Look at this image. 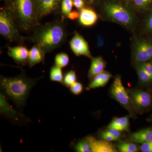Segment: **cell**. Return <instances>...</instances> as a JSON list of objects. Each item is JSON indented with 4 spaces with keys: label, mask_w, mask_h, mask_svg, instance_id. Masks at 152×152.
<instances>
[{
    "label": "cell",
    "mask_w": 152,
    "mask_h": 152,
    "mask_svg": "<svg viewBox=\"0 0 152 152\" xmlns=\"http://www.w3.org/2000/svg\"><path fill=\"white\" fill-rule=\"evenodd\" d=\"M33 31L30 39L46 54L61 47L67 37L65 25L61 19L39 25Z\"/></svg>",
    "instance_id": "cell-1"
},
{
    "label": "cell",
    "mask_w": 152,
    "mask_h": 152,
    "mask_svg": "<svg viewBox=\"0 0 152 152\" xmlns=\"http://www.w3.org/2000/svg\"><path fill=\"white\" fill-rule=\"evenodd\" d=\"M39 79L30 78L24 73L12 77L1 76L0 86L7 99L12 101L18 108H22Z\"/></svg>",
    "instance_id": "cell-2"
},
{
    "label": "cell",
    "mask_w": 152,
    "mask_h": 152,
    "mask_svg": "<svg viewBox=\"0 0 152 152\" xmlns=\"http://www.w3.org/2000/svg\"><path fill=\"white\" fill-rule=\"evenodd\" d=\"M24 31H33L41 24L36 12L35 0H9L5 7Z\"/></svg>",
    "instance_id": "cell-3"
},
{
    "label": "cell",
    "mask_w": 152,
    "mask_h": 152,
    "mask_svg": "<svg viewBox=\"0 0 152 152\" xmlns=\"http://www.w3.org/2000/svg\"><path fill=\"white\" fill-rule=\"evenodd\" d=\"M18 27L7 9L1 8L0 11V34L11 42L23 44L24 38L21 35Z\"/></svg>",
    "instance_id": "cell-4"
},
{
    "label": "cell",
    "mask_w": 152,
    "mask_h": 152,
    "mask_svg": "<svg viewBox=\"0 0 152 152\" xmlns=\"http://www.w3.org/2000/svg\"><path fill=\"white\" fill-rule=\"evenodd\" d=\"M105 10L109 18L121 24L128 26L134 22L132 14L121 5L109 3L106 5Z\"/></svg>",
    "instance_id": "cell-5"
},
{
    "label": "cell",
    "mask_w": 152,
    "mask_h": 152,
    "mask_svg": "<svg viewBox=\"0 0 152 152\" xmlns=\"http://www.w3.org/2000/svg\"><path fill=\"white\" fill-rule=\"evenodd\" d=\"M111 94L114 99L125 109L132 113L134 106L129 95L125 88L120 76L115 78L111 88Z\"/></svg>",
    "instance_id": "cell-6"
},
{
    "label": "cell",
    "mask_w": 152,
    "mask_h": 152,
    "mask_svg": "<svg viewBox=\"0 0 152 152\" xmlns=\"http://www.w3.org/2000/svg\"><path fill=\"white\" fill-rule=\"evenodd\" d=\"M5 95L0 94V113L3 116L16 124H22L29 122L28 118L14 108L8 102Z\"/></svg>",
    "instance_id": "cell-7"
},
{
    "label": "cell",
    "mask_w": 152,
    "mask_h": 152,
    "mask_svg": "<svg viewBox=\"0 0 152 152\" xmlns=\"http://www.w3.org/2000/svg\"><path fill=\"white\" fill-rule=\"evenodd\" d=\"M62 0H35L37 16L41 22L44 17L61 12Z\"/></svg>",
    "instance_id": "cell-8"
},
{
    "label": "cell",
    "mask_w": 152,
    "mask_h": 152,
    "mask_svg": "<svg viewBox=\"0 0 152 152\" xmlns=\"http://www.w3.org/2000/svg\"><path fill=\"white\" fill-rule=\"evenodd\" d=\"M70 47L74 53L77 56H85L92 58L89 47L84 38L77 32L70 41Z\"/></svg>",
    "instance_id": "cell-9"
},
{
    "label": "cell",
    "mask_w": 152,
    "mask_h": 152,
    "mask_svg": "<svg viewBox=\"0 0 152 152\" xmlns=\"http://www.w3.org/2000/svg\"><path fill=\"white\" fill-rule=\"evenodd\" d=\"M134 58L136 61L145 62L152 58V44L145 40L136 42L134 51Z\"/></svg>",
    "instance_id": "cell-10"
},
{
    "label": "cell",
    "mask_w": 152,
    "mask_h": 152,
    "mask_svg": "<svg viewBox=\"0 0 152 152\" xmlns=\"http://www.w3.org/2000/svg\"><path fill=\"white\" fill-rule=\"evenodd\" d=\"M129 94L134 107L138 110L147 108L151 104V96L148 92L142 90H131Z\"/></svg>",
    "instance_id": "cell-11"
},
{
    "label": "cell",
    "mask_w": 152,
    "mask_h": 152,
    "mask_svg": "<svg viewBox=\"0 0 152 152\" xmlns=\"http://www.w3.org/2000/svg\"><path fill=\"white\" fill-rule=\"evenodd\" d=\"M8 53L19 65L24 66L28 64L29 50L26 47L20 45L8 47Z\"/></svg>",
    "instance_id": "cell-12"
},
{
    "label": "cell",
    "mask_w": 152,
    "mask_h": 152,
    "mask_svg": "<svg viewBox=\"0 0 152 152\" xmlns=\"http://www.w3.org/2000/svg\"><path fill=\"white\" fill-rule=\"evenodd\" d=\"M91 145L92 152H115V147L110 142L97 140L91 136L86 137Z\"/></svg>",
    "instance_id": "cell-13"
},
{
    "label": "cell",
    "mask_w": 152,
    "mask_h": 152,
    "mask_svg": "<svg viewBox=\"0 0 152 152\" xmlns=\"http://www.w3.org/2000/svg\"><path fill=\"white\" fill-rule=\"evenodd\" d=\"M45 54L40 47L34 45L29 50L28 65L30 68H32L37 64L44 63Z\"/></svg>",
    "instance_id": "cell-14"
},
{
    "label": "cell",
    "mask_w": 152,
    "mask_h": 152,
    "mask_svg": "<svg viewBox=\"0 0 152 152\" xmlns=\"http://www.w3.org/2000/svg\"><path fill=\"white\" fill-rule=\"evenodd\" d=\"M79 19L81 25L90 27L96 23L98 16L96 12L92 9L84 7L80 10Z\"/></svg>",
    "instance_id": "cell-15"
},
{
    "label": "cell",
    "mask_w": 152,
    "mask_h": 152,
    "mask_svg": "<svg viewBox=\"0 0 152 152\" xmlns=\"http://www.w3.org/2000/svg\"><path fill=\"white\" fill-rule=\"evenodd\" d=\"M106 63L102 57L92 58L91 66L88 74L89 78L92 79L95 76L103 72Z\"/></svg>",
    "instance_id": "cell-16"
},
{
    "label": "cell",
    "mask_w": 152,
    "mask_h": 152,
    "mask_svg": "<svg viewBox=\"0 0 152 152\" xmlns=\"http://www.w3.org/2000/svg\"><path fill=\"white\" fill-rule=\"evenodd\" d=\"M112 77L111 74L109 72H104L95 76L87 87V89H96L105 86Z\"/></svg>",
    "instance_id": "cell-17"
},
{
    "label": "cell",
    "mask_w": 152,
    "mask_h": 152,
    "mask_svg": "<svg viewBox=\"0 0 152 152\" xmlns=\"http://www.w3.org/2000/svg\"><path fill=\"white\" fill-rule=\"evenodd\" d=\"M131 140L134 142L143 144L152 142V129H146L133 133L129 136Z\"/></svg>",
    "instance_id": "cell-18"
},
{
    "label": "cell",
    "mask_w": 152,
    "mask_h": 152,
    "mask_svg": "<svg viewBox=\"0 0 152 152\" xmlns=\"http://www.w3.org/2000/svg\"><path fill=\"white\" fill-rule=\"evenodd\" d=\"M129 117L126 116L115 118L110 123L108 128L115 129L120 131H128L129 130Z\"/></svg>",
    "instance_id": "cell-19"
},
{
    "label": "cell",
    "mask_w": 152,
    "mask_h": 152,
    "mask_svg": "<svg viewBox=\"0 0 152 152\" xmlns=\"http://www.w3.org/2000/svg\"><path fill=\"white\" fill-rule=\"evenodd\" d=\"M62 69L56 65L53 66L50 70V78L52 81L58 82L64 86V76Z\"/></svg>",
    "instance_id": "cell-20"
},
{
    "label": "cell",
    "mask_w": 152,
    "mask_h": 152,
    "mask_svg": "<svg viewBox=\"0 0 152 152\" xmlns=\"http://www.w3.org/2000/svg\"><path fill=\"white\" fill-rule=\"evenodd\" d=\"M73 2V0H62L61 5V20L64 22L67 18L68 15L72 11Z\"/></svg>",
    "instance_id": "cell-21"
},
{
    "label": "cell",
    "mask_w": 152,
    "mask_h": 152,
    "mask_svg": "<svg viewBox=\"0 0 152 152\" xmlns=\"http://www.w3.org/2000/svg\"><path fill=\"white\" fill-rule=\"evenodd\" d=\"M70 59L69 56L64 53L57 54L55 56V64L60 67L63 68L67 66L69 63Z\"/></svg>",
    "instance_id": "cell-22"
},
{
    "label": "cell",
    "mask_w": 152,
    "mask_h": 152,
    "mask_svg": "<svg viewBox=\"0 0 152 152\" xmlns=\"http://www.w3.org/2000/svg\"><path fill=\"white\" fill-rule=\"evenodd\" d=\"M118 148L121 152H136L138 151L137 145L131 142H120L118 144Z\"/></svg>",
    "instance_id": "cell-23"
},
{
    "label": "cell",
    "mask_w": 152,
    "mask_h": 152,
    "mask_svg": "<svg viewBox=\"0 0 152 152\" xmlns=\"http://www.w3.org/2000/svg\"><path fill=\"white\" fill-rule=\"evenodd\" d=\"M74 149L78 152H92L89 142L86 137L77 142L74 146Z\"/></svg>",
    "instance_id": "cell-24"
},
{
    "label": "cell",
    "mask_w": 152,
    "mask_h": 152,
    "mask_svg": "<svg viewBox=\"0 0 152 152\" xmlns=\"http://www.w3.org/2000/svg\"><path fill=\"white\" fill-rule=\"evenodd\" d=\"M77 75L73 70H70L66 73L64 76V83L66 87L70 88L74 83L77 82Z\"/></svg>",
    "instance_id": "cell-25"
},
{
    "label": "cell",
    "mask_w": 152,
    "mask_h": 152,
    "mask_svg": "<svg viewBox=\"0 0 152 152\" xmlns=\"http://www.w3.org/2000/svg\"><path fill=\"white\" fill-rule=\"evenodd\" d=\"M137 71L139 80L141 83L144 84H148L151 81L152 77L139 65L137 66Z\"/></svg>",
    "instance_id": "cell-26"
},
{
    "label": "cell",
    "mask_w": 152,
    "mask_h": 152,
    "mask_svg": "<svg viewBox=\"0 0 152 152\" xmlns=\"http://www.w3.org/2000/svg\"><path fill=\"white\" fill-rule=\"evenodd\" d=\"M70 89L72 94L77 95L82 92L83 90V87L81 83L76 82L70 87Z\"/></svg>",
    "instance_id": "cell-27"
},
{
    "label": "cell",
    "mask_w": 152,
    "mask_h": 152,
    "mask_svg": "<svg viewBox=\"0 0 152 152\" xmlns=\"http://www.w3.org/2000/svg\"><path fill=\"white\" fill-rule=\"evenodd\" d=\"M139 65L152 77V63L145 62L140 63Z\"/></svg>",
    "instance_id": "cell-28"
},
{
    "label": "cell",
    "mask_w": 152,
    "mask_h": 152,
    "mask_svg": "<svg viewBox=\"0 0 152 152\" xmlns=\"http://www.w3.org/2000/svg\"><path fill=\"white\" fill-rule=\"evenodd\" d=\"M140 149L142 152H152V142L142 144Z\"/></svg>",
    "instance_id": "cell-29"
},
{
    "label": "cell",
    "mask_w": 152,
    "mask_h": 152,
    "mask_svg": "<svg viewBox=\"0 0 152 152\" xmlns=\"http://www.w3.org/2000/svg\"><path fill=\"white\" fill-rule=\"evenodd\" d=\"M106 131L109 134H110L116 140H118L121 137V131L118 130L111 129V128H108Z\"/></svg>",
    "instance_id": "cell-30"
},
{
    "label": "cell",
    "mask_w": 152,
    "mask_h": 152,
    "mask_svg": "<svg viewBox=\"0 0 152 152\" xmlns=\"http://www.w3.org/2000/svg\"><path fill=\"white\" fill-rule=\"evenodd\" d=\"M101 137L104 140L107 141L108 142H112L113 141L117 140L115 138L112 136L110 134H109L108 133L107 131H105V132H102L101 134Z\"/></svg>",
    "instance_id": "cell-31"
},
{
    "label": "cell",
    "mask_w": 152,
    "mask_h": 152,
    "mask_svg": "<svg viewBox=\"0 0 152 152\" xmlns=\"http://www.w3.org/2000/svg\"><path fill=\"white\" fill-rule=\"evenodd\" d=\"M151 0H135L136 5L140 7H145L151 2Z\"/></svg>",
    "instance_id": "cell-32"
},
{
    "label": "cell",
    "mask_w": 152,
    "mask_h": 152,
    "mask_svg": "<svg viewBox=\"0 0 152 152\" xmlns=\"http://www.w3.org/2000/svg\"><path fill=\"white\" fill-rule=\"evenodd\" d=\"M73 5L78 10H81L84 7V0H73Z\"/></svg>",
    "instance_id": "cell-33"
},
{
    "label": "cell",
    "mask_w": 152,
    "mask_h": 152,
    "mask_svg": "<svg viewBox=\"0 0 152 152\" xmlns=\"http://www.w3.org/2000/svg\"><path fill=\"white\" fill-rule=\"evenodd\" d=\"M80 16V13H79L77 12L76 11H72L69 14L68 16V18L74 20L78 18Z\"/></svg>",
    "instance_id": "cell-34"
},
{
    "label": "cell",
    "mask_w": 152,
    "mask_h": 152,
    "mask_svg": "<svg viewBox=\"0 0 152 152\" xmlns=\"http://www.w3.org/2000/svg\"><path fill=\"white\" fill-rule=\"evenodd\" d=\"M146 26L148 29L152 31V14L147 21Z\"/></svg>",
    "instance_id": "cell-35"
},
{
    "label": "cell",
    "mask_w": 152,
    "mask_h": 152,
    "mask_svg": "<svg viewBox=\"0 0 152 152\" xmlns=\"http://www.w3.org/2000/svg\"><path fill=\"white\" fill-rule=\"evenodd\" d=\"M96 1V0H87V1L88 2L89 4H94Z\"/></svg>",
    "instance_id": "cell-36"
}]
</instances>
